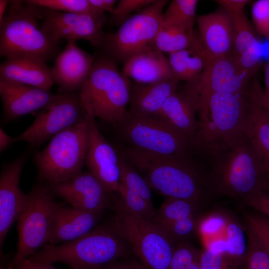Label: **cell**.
Here are the masks:
<instances>
[{
	"label": "cell",
	"instance_id": "obj_49",
	"mask_svg": "<svg viewBox=\"0 0 269 269\" xmlns=\"http://www.w3.org/2000/svg\"><path fill=\"white\" fill-rule=\"evenodd\" d=\"M91 4L98 11L111 13L117 3L116 0H89Z\"/></svg>",
	"mask_w": 269,
	"mask_h": 269
},
{
	"label": "cell",
	"instance_id": "obj_9",
	"mask_svg": "<svg viewBox=\"0 0 269 269\" xmlns=\"http://www.w3.org/2000/svg\"><path fill=\"white\" fill-rule=\"evenodd\" d=\"M167 3L155 0L124 21L115 32L106 33L99 46L105 55L124 63L132 56L154 47Z\"/></svg>",
	"mask_w": 269,
	"mask_h": 269
},
{
	"label": "cell",
	"instance_id": "obj_46",
	"mask_svg": "<svg viewBox=\"0 0 269 269\" xmlns=\"http://www.w3.org/2000/svg\"><path fill=\"white\" fill-rule=\"evenodd\" d=\"M145 267L138 260L116 261L98 269H144Z\"/></svg>",
	"mask_w": 269,
	"mask_h": 269
},
{
	"label": "cell",
	"instance_id": "obj_22",
	"mask_svg": "<svg viewBox=\"0 0 269 269\" xmlns=\"http://www.w3.org/2000/svg\"><path fill=\"white\" fill-rule=\"evenodd\" d=\"M264 92L254 83L247 92V113L245 133L262 161L269 179V113L263 103Z\"/></svg>",
	"mask_w": 269,
	"mask_h": 269
},
{
	"label": "cell",
	"instance_id": "obj_26",
	"mask_svg": "<svg viewBox=\"0 0 269 269\" xmlns=\"http://www.w3.org/2000/svg\"><path fill=\"white\" fill-rule=\"evenodd\" d=\"M123 64V73L135 83L149 84L175 78L168 58L154 47L132 56Z\"/></svg>",
	"mask_w": 269,
	"mask_h": 269
},
{
	"label": "cell",
	"instance_id": "obj_14",
	"mask_svg": "<svg viewBox=\"0 0 269 269\" xmlns=\"http://www.w3.org/2000/svg\"><path fill=\"white\" fill-rule=\"evenodd\" d=\"M251 77L232 54L211 59L195 83L197 96L213 93H245Z\"/></svg>",
	"mask_w": 269,
	"mask_h": 269
},
{
	"label": "cell",
	"instance_id": "obj_31",
	"mask_svg": "<svg viewBox=\"0 0 269 269\" xmlns=\"http://www.w3.org/2000/svg\"><path fill=\"white\" fill-rule=\"evenodd\" d=\"M226 258L235 268L244 262L247 251L245 235L241 227L228 220L224 232Z\"/></svg>",
	"mask_w": 269,
	"mask_h": 269
},
{
	"label": "cell",
	"instance_id": "obj_27",
	"mask_svg": "<svg viewBox=\"0 0 269 269\" xmlns=\"http://www.w3.org/2000/svg\"><path fill=\"white\" fill-rule=\"evenodd\" d=\"M168 60L174 77L187 83L198 82L209 61L202 44L168 54Z\"/></svg>",
	"mask_w": 269,
	"mask_h": 269
},
{
	"label": "cell",
	"instance_id": "obj_37",
	"mask_svg": "<svg viewBox=\"0 0 269 269\" xmlns=\"http://www.w3.org/2000/svg\"><path fill=\"white\" fill-rule=\"evenodd\" d=\"M198 221L196 215L189 216L160 226L176 243L186 241L197 228Z\"/></svg>",
	"mask_w": 269,
	"mask_h": 269
},
{
	"label": "cell",
	"instance_id": "obj_13",
	"mask_svg": "<svg viewBox=\"0 0 269 269\" xmlns=\"http://www.w3.org/2000/svg\"><path fill=\"white\" fill-rule=\"evenodd\" d=\"M43 31L53 41L86 40L99 47L105 34L102 27L106 17L85 13H67L43 8Z\"/></svg>",
	"mask_w": 269,
	"mask_h": 269
},
{
	"label": "cell",
	"instance_id": "obj_17",
	"mask_svg": "<svg viewBox=\"0 0 269 269\" xmlns=\"http://www.w3.org/2000/svg\"><path fill=\"white\" fill-rule=\"evenodd\" d=\"M27 158L24 153L2 165L0 175V247L12 225L17 221L25 195L20 188L22 172Z\"/></svg>",
	"mask_w": 269,
	"mask_h": 269
},
{
	"label": "cell",
	"instance_id": "obj_50",
	"mask_svg": "<svg viewBox=\"0 0 269 269\" xmlns=\"http://www.w3.org/2000/svg\"><path fill=\"white\" fill-rule=\"evenodd\" d=\"M15 143V137L8 135L2 128H0V151L2 153L6 148Z\"/></svg>",
	"mask_w": 269,
	"mask_h": 269
},
{
	"label": "cell",
	"instance_id": "obj_44",
	"mask_svg": "<svg viewBox=\"0 0 269 269\" xmlns=\"http://www.w3.org/2000/svg\"><path fill=\"white\" fill-rule=\"evenodd\" d=\"M200 269H235L223 255L205 248L201 250Z\"/></svg>",
	"mask_w": 269,
	"mask_h": 269
},
{
	"label": "cell",
	"instance_id": "obj_11",
	"mask_svg": "<svg viewBox=\"0 0 269 269\" xmlns=\"http://www.w3.org/2000/svg\"><path fill=\"white\" fill-rule=\"evenodd\" d=\"M119 127L132 147L155 154L188 157V151L193 146L189 140L154 117L128 114Z\"/></svg>",
	"mask_w": 269,
	"mask_h": 269
},
{
	"label": "cell",
	"instance_id": "obj_4",
	"mask_svg": "<svg viewBox=\"0 0 269 269\" xmlns=\"http://www.w3.org/2000/svg\"><path fill=\"white\" fill-rule=\"evenodd\" d=\"M132 90L115 60L103 55L95 58L79 94L88 116L119 127L128 115Z\"/></svg>",
	"mask_w": 269,
	"mask_h": 269
},
{
	"label": "cell",
	"instance_id": "obj_54",
	"mask_svg": "<svg viewBox=\"0 0 269 269\" xmlns=\"http://www.w3.org/2000/svg\"><path fill=\"white\" fill-rule=\"evenodd\" d=\"M144 269H147L146 268Z\"/></svg>",
	"mask_w": 269,
	"mask_h": 269
},
{
	"label": "cell",
	"instance_id": "obj_2",
	"mask_svg": "<svg viewBox=\"0 0 269 269\" xmlns=\"http://www.w3.org/2000/svg\"><path fill=\"white\" fill-rule=\"evenodd\" d=\"M129 249L113 220L112 223L96 226L74 240L57 245L48 244L27 258L51 264L61 263L72 269H98L127 257Z\"/></svg>",
	"mask_w": 269,
	"mask_h": 269
},
{
	"label": "cell",
	"instance_id": "obj_5",
	"mask_svg": "<svg viewBox=\"0 0 269 269\" xmlns=\"http://www.w3.org/2000/svg\"><path fill=\"white\" fill-rule=\"evenodd\" d=\"M0 24V56L27 57L46 63L60 53L53 41L39 26L43 7L28 0H10Z\"/></svg>",
	"mask_w": 269,
	"mask_h": 269
},
{
	"label": "cell",
	"instance_id": "obj_15",
	"mask_svg": "<svg viewBox=\"0 0 269 269\" xmlns=\"http://www.w3.org/2000/svg\"><path fill=\"white\" fill-rule=\"evenodd\" d=\"M119 154L101 134L95 118L88 116V143L85 164L109 194L116 192L119 187Z\"/></svg>",
	"mask_w": 269,
	"mask_h": 269
},
{
	"label": "cell",
	"instance_id": "obj_18",
	"mask_svg": "<svg viewBox=\"0 0 269 269\" xmlns=\"http://www.w3.org/2000/svg\"><path fill=\"white\" fill-rule=\"evenodd\" d=\"M194 84L178 88L169 96L156 118L189 140L193 145L198 129V97Z\"/></svg>",
	"mask_w": 269,
	"mask_h": 269
},
{
	"label": "cell",
	"instance_id": "obj_34",
	"mask_svg": "<svg viewBox=\"0 0 269 269\" xmlns=\"http://www.w3.org/2000/svg\"><path fill=\"white\" fill-rule=\"evenodd\" d=\"M36 5L55 11L75 13H85L106 17L105 13L97 10L89 0H28Z\"/></svg>",
	"mask_w": 269,
	"mask_h": 269
},
{
	"label": "cell",
	"instance_id": "obj_1",
	"mask_svg": "<svg viewBox=\"0 0 269 269\" xmlns=\"http://www.w3.org/2000/svg\"><path fill=\"white\" fill-rule=\"evenodd\" d=\"M204 151L210 158V182L218 192L244 199L268 185L260 157L245 134Z\"/></svg>",
	"mask_w": 269,
	"mask_h": 269
},
{
	"label": "cell",
	"instance_id": "obj_38",
	"mask_svg": "<svg viewBox=\"0 0 269 269\" xmlns=\"http://www.w3.org/2000/svg\"><path fill=\"white\" fill-rule=\"evenodd\" d=\"M249 233L269 254V220L262 215L245 213Z\"/></svg>",
	"mask_w": 269,
	"mask_h": 269
},
{
	"label": "cell",
	"instance_id": "obj_42",
	"mask_svg": "<svg viewBox=\"0 0 269 269\" xmlns=\"http://www.w3.org/2000/svg\"><path fill=\"white\" fill-rule=\"evenodd\" d=\"M245 263L246 269H269V254L249 233Z\"/></svg>",
	"mask_w": 269,
	"mask_h": 269
},
{
	"label": "cell",
	"instance_id": "obj_41",
	"mask_svg": "<svg viewBox=\"0 0 269 269\" xmlns=\"http://www.w3.org/2000/svg\"><path fill=\"white\" fill-rule=\"evenodd\" d=\"M227 221L228 219L224 216L219 214H213L198 222L197 228L204 241L224 236Z\"/></svg>",
	"mask_w": 269,
	"mask_h": 269
},
{
	"label": "cell",
	"instance_id": "obj_45",
	"mask_svg": "<svg viewBox=\"0 0 269 269\" xmlns=\"http://www.w3.org/2000/svg\"><path fill=\"white\" fill-rule=\"evenodd\" d=\"M245 203L269 220V188L265 187L256 193L245 198Z\"/></svg>",
	"mask_w": 269,
	"mask_h": 269
},
{
	"label": "cell",
	"instance_id": "obj_23",
	"mask_svg": "<svg viewBox=\"0 0 269 269\" xmlns=\"http://www.w3.org/2000/svg\"><path fill=\"white\" fill-rule=\"evenodd\" d=\"M104 211L79 210L60 203L48 244H62L86 235L96 226Z\"/></svg>",
	"mask_w": 269,
	"mask_h": 269
},
{
	"label": "cell",
	"instance_id": "obj_47",
	"mask_svg": "<svg viewBox=\"0 0 269 269\" xmlns=\"http://www.w3.org/2000/svg\"><path fill=\"white\" fill-rule=\"evenodd\" d=\"M218 3L227 13L244 11L246 5L250 1L247 0H218Z\"/></svg>",
	"mask_w": 269,
	"mask_h": 269
},
{
	"label": "cell",
	"instance_id": "obj_30",
	"mask_svg": "<svg viewBox=\"0 0 269 269\" xmlns=\"http://www.w3.org/2000/svg\"><path fill=\"white\" fill-rule=\"evenodd\" d=\"M198 202L181 198H168L156 211L153 222L159 226L197 215Z\"/></svg>",
	"mask_w": 269,
	"mask_h": 269
},
{
	"label": "cell",
	"instance_id": "obj_36",
	"mask_svg": "<svg viewBox=\"0 0 269 269\" xmlns=\"http://www.w3.org/2000/svg\"><path fill=\"white\" fill-rule=\"evenodd\" d=\"M201 252L186 241L178 243L168 269H200Z\"/></svg>",
	"mask_w": 269,
	"mask_h": 269
},
{
	"label": "cell",
	"instance_id": "obj_16",
	"mask_svg": "<svg viewBox=\"0 0 269 269\" xmlns=\"http://www.w3.org/2000/svg\"><path fill=\"white\" fill-rule=\"evenodd\" d=\"M50 192L70 206L82 210H105L113 206L110 194L89 171H82L64 181L49 183Z\"/></svg>",
	"mask_w": 269,
	"mask_h": 269
},
{
	"label": "cell",
	"instance_id": "obj_35",
	"mask_svg": "<svg viewBox=\"0 0 269 269\" xmlns=\"http://www.w3.org/2000/svg\"><path fill=\"white\" fill-rule=\"evenodd\" d=\"M116 193L123 205L131 212L146 220L153 221L156 211L152 204L120 183Z\"/></svg>",
	"mask_w": 269,
	"mask_h": 269
},
{
	"label": "cell",
	"instance_id": "obj_3",
	"mask_svg": "<svg viewBox=\"0 0 269 269\" xmlns=\"http://www.w3.org/2000/svg\"><path fill=\"white\" fill-rule=\"evenodd\" d=\"M123 156L161 194L198 203L203 197V178L189 157L157 155L132 147Z\"/></svg>",
	"mask_w": 269,
	"mask_h": 269
},
{
	"label": "cell",
	"instance_id": "obj_28",
	"mask_svg": "<svg viewBox=\"0 0 269 269\" xmlns=\"http://www.w3.org/2000/svg\"><path fill=\"white\" fill-rule=\"evenodd\" d=\"M200 44L198 35L194 29L162 24L154 46L163 53L170 54Z\"/></svg>",
	"mask_w": 269,
	"mask_h": 269
},
{
	"label": "cell",
	"instance_id": "obj_12",
	"mask_svg": "<svg viewBox=\"0 0 269 269\" xmlns=\"http://www.w3.org/2000/svg\"><path fill=\"white\" fill-rule=\"evenodd\" d=\"M88 115L79 92L66 94L40 110L31 125L19 136L15 142H27L37 148L65 129L84 120Z\"/></svg>",
	"mask_w": 269,
	"mask_h": 269
},
{
	"label": "cell",
	"instance_id": "obj_53",
	"mask_svg": "<svg viewBox=\"0 0 269 269\" xmlns=\"http://www.w3.org/2000/svg\"><path fill=\"white\" fill-rule=\"evenodd\" d=\"M263 103L264 104L265 107L267 109V110L268 111L269 113V101L265 100L263 99Z\"/></svg>",
	"mask_w": 269,
	"mask_h": 269
},
{
	"label": "cell",
	"instance_id": "obj_19",
	"mask_svg": "<svg viewBox=\"0 0 269 269\" xmlns=\"http://www.w3.org/2000/svg\"><path fill=\"white\" fill-rule=\"evenodd\" d=\"M65 94H53L33 86L0 80L3 118L6 122L41 110Z\"/></svg>",
	"mask_w": 269,
	"mask_h": 269
},
{
	"label": "cell",
	"instance_id": "obj_33",
	"mask_svg": "<svg viewBox=\"0 0 269 269\" xmlns=\"http://www.w3.org/2000/svg\"><path fill=\"white\" fill-rule=\"evenodd\" d=\"M120 183L129 190L136 193L152 204L150 188L140 175L124 158L119 155Z\"/></svg>",
	"mask_w": 269,
	"mask_h": 269
},
{
	"label": "cell",
	"instance_id": "obj_24",
	"mask_svg": "<svg viewBox=\"0 0 269 269\" xmlns=\"http://www.w3.org/2000/svg\"><path fill=\"white\" fill-rule=\"evenodd\" d=\"M0 80L21 83L50 91L54 82L46 63L23 56L6 58L0 66Z\"/></svg>",
	"mask_w": 269,
	"mask_h": 269
},
{
	"label": "cell",
	"instance_id": "obj_8",
	"mask_svg": "<svg viewBox=\"0 0 269 269\" xmlns=\"http://www.w3.org/2000/svg\"><path fill=\"white\" fill-rule=\"evenodd\" d=\"M88 143V116L54 136L37 152L33 162L41 180L49 183L68 179L82 171Z\"/></svg>",
	"mask_w": 269,
	"mask_h": 269
},
{
	"label": "cell",
	"instance_id": "obj_40",
	"mask_svg": "<svg viewBox=\"0 0 269 269\" xmlns=\"http://www.w3.org/2000/svg\"><path fill=\"white\" fill-rule=\"evenodd\" d=\"M251 17L256 32L269 40V0L255 1L251 8Z\"/></svg>",
	"mask_w": 269,
	"mask_h": 269
},
{
	"label": "cell",
	"instance_id": "obj_43",
	"mask_svg": "<svg viewBox=\"0 0 269 269\" xmlns=\"http://www.w3.org/2000/svg\"><path fill=\"white\" fill-rule=\"evenodd\" d=\"M263 50L259 40L244 50L236 58L241 66L252 76L261 63Z\"/></svg>",
	"mask_w": 269,
	"mask_h": 269
},
{
	"label": "cell",
	"instance_id": "obj_21",
	"mask_svg": "<svg viewBox=\"0 0 269 269\" xmlns=\"http://www.w3.org/2000/svg\"><path fill=\"white\" fill-rule=\"evenodd\" d=\"M196 22L199 39L209 61L232 54L234 29L231 18L225 10L221 7L213 12L199 15Z\"/></svg>",
	"mask_w": 269,
	"mask_h": 269
},
{
	"label": "cell",
	"instance_id": "obj_32",
	"mask_svg": "<svg viewBox=\"0 0 269 269\" xmlns=\"http://www.w3.org/2000/svg\"><path fill=\"white\" fill-rule=\"evenodd\" d=\"M228 14L231 18L234 32L232 54L237 58L244 50L259 39L253 25L244 11Z\"/></svg>",
	"mask_w": 269,
	"mask_h": 269
},
{
	"label": "cell",
	"instance_id": "obj_52",
	"mask_svg": "<svg viewBox=\"0 0 269 269\" xmlns=\"http://www.w3.org/2000/svg\"><path fill=\"white\" fill-rule=\"evenodd\" d=\"M9 1L8 0H0V24L2 23L4 20V14L7 6L9 5Z\"/></svg>",
	"mask_w": 269,
	"mask_h": 269
},
{
	"label": "cell",
	"instance_id": "obj_39",
	"mask_svg": "<svg viewBox=\"0 0 269 269\" xmlns=\"http://www.w3.org/2000/svg\"><path fill=\"white\" fill-rule=\"evenodd\" d=\"M155 0H120L111 13V22L119 26L133 14L151 4Z\"/></svg>",
	"mask_w": 269,
	"mask_h": 269
},
{
	"label": "cell",
	"instance_id": "obj_25",
	"mask_svg": "<svg viewBox=\"0 0 269 269\" xmlns=\"http://www.w3.org/2000/svg\"><path fill=\"white\" fill-rule=\"evenodd\" d=\"M179 81L173 78L149 84L135 83L132 90L128 114L155 117L168 97L179 88Z\"/></svg>",
	"mask_w": 269,
	"mask_h": 269
},
{
	"label": "cell",
	"instance_id": "obj_55",
	"mask_svg": "<svg viewBox=\"0 0 269 269\" xmlns=\"http://www.w3.org/2000/svg\"><path fill=\"white\" fill-rule=\"evenodd\" d=\"M268 182L269 183V181H268Z\"/></svg>",
	"mask_w": 269,
	"mask_h": 269
},
{
	"label": "cell",
	"instance_id": "obj_6",
	"mask_svg": "<svg viewBox=\"0 0 269 269\" xmlns=\"http://www.w3.org/2000/svg\"><path fill=\"white\" fill-rule=\"evenodd\" d=\"M246 93H213L198 97V129L193 145L204 151L245 134Z\"/></svg>",
	"mask_w": 269,
	"mask_h": 269
},
{
	"label": "cell",
	"instance_id": "obj_10",
	"mask_svg": "<svg viewBox=\"0 0 269 269\" xmlns=\"http://www.w3.org/2000/svg\"><path fill=\"white\" fill-rule=\"evenodd\" d=\"M48 187L34 186L25 194L17 220V249L13 264L33 254L48 243L60 203L53 199Z\"/></svg>",
	"mask_w": 269,
	"mask_h": 269
},
{
	"label": "cell",
	"instance_id": "obj_48",
	"mask_svg": "<svg viewBox=\"0 0 269 269\" xmlns=\"http://www.w3.org/2000/svg\"><path fill=\"white\" fill-rule=\"evenodd\" d=\"M15 269H61L55 267L53 264L36 262L28 258L13 264Z\"/></svg>",
	"mask_w": 269,
	"mask_h": 269
},
{
	"label": "cell",
	"instance_id": "obj_51",
	"mask_svg": "<svg viewBox=\"0 0 269 269\" xmlns=\"http://www.w3.org/2000/svg\"><path fill=\"white\" fill-rule=\"evenodd\" d=\"M265 89L263 94V99L269 101V61L265 67Z\"/></svg>",
	"mask_w": 269,
	"mask_h": 269
},
{
	"label": "cell",
	"instance_id": "obj_20",
	"mask_svg": "<svg viewBox=\"0 0 269 269\" xmlns=\"http://www.w3.org/2000/svg\"><path fill=\"white\" fill-rule=\"evenodd\" d=\"M95 58L79 48L74 41L67 42L51 68L54 83L61 94L79 92L86 81Z\"/></svg>",
	"mask_w": 269,
	"mask_h": 269
},
{
	"label": "cell",
	"instance_id": "obj_7",
	"mask_svg": "<svg viewBox=\"0 0 269 269\" xmlns=\"http://www.w3.org/2000/svg\"><path fill=\"white\" fill-rule=\"evenodd\" d=\"M113 222L138 260L147 269H168L175 243L158 224L131 212L111 194Z\"/></svg>",
	"mask_w": 269,
	"mask_h": 269
},
{
	"label": "cell",
	"instance_id": "obj_29",
	"mask_svg": "<svg viewBox=\"0 0 269 269\" xmlns=\"http://www.w3.org/2000/svg\"><path fill=\"white\" fill-rule=\"evenodd\" d=\"M197 0H173L164 10L162 24L193 30L196 21Z\"/></svg>",
	"mask_w": 269,
	"mask_h": 269
}]
</instances>
